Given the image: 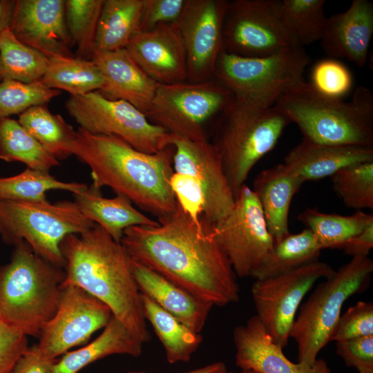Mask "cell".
I'll return each mask as SVG.
<instances>
[{"label":"cell","instance_id":"6da1fadb","mask_svg":"<svg viewBox=\"0 0 373 373\" xmlns=\"http://www.w3.org/2000/svg\"><path fill=\"white\" fill-rule=\"evenodd\" d=\"M154 226H134L121 240L129 257L194 296L220 307L237 302L240 287L218 244L213 224L184 212L177 202Z\"/></svg>","mask_w":373,"mask_h":373},{"label":"cell","instance_id":"7a4b0ae2","mask_svg":"<svg viewBox=\"0 0 373 373\" xmlns=\"http://www.w3.org/2000/svg\"><path fill=\"white\" fill-rule=\"evenodd\" d=\"M173 146L140 151L115 135L91 134L78 128L73 155L91 171L93 188H111L157 219L171 214L177 202L170 186Z\"/></svg>","mask_w":373,"mask_h":373},{"label":"cell","instance_id":"3957f363","mask_svg":"<svg viewBox=\"0 0 373 373\" xmlns=\"http://www.w3.org/2000/svg\"><path fill=\"white\" fill-rule=\"evenodd\" d=\"M60 249L65 260L61 287L83 289L105 303L135 337L149 342L151 336L131 258L121 242L95 224L84 233L66 236Z\"/></svg>","mask_w":373,"mask_h":373},{"label":"cell","instance_id":"277c9868","mask_svg":"<svg viewBox=\"0 0 373 373\" xmlns=\"http://www.w3.org/2000/svg\"><path fill=\"white\" fill-rule=\"evenodd\" d=\"M274 106L312 142L373 147V94L367 87L358 86L346 102L318 93L303 79L282 95Z\"/></svg>","mask_w":373,"mask_h":373},{"label":"cell","instance_id":"5b68a950","mask_svg":"<svg viewBox=\"0 0 373 373\" xmlns=\"http://www.w3.org/2000/svg\"><path fill=\"white\" fill-rule=\"evenodd\" d=\"M13 245L10 262L0 267V321L39 338L59 307L65 270L25 241Z\"/></svg>","mask_w":373,"mask_h":373},{"label":"cell","instance_id":"8992f818","mask_svg":"<svg viewBox=\"0 0 373 373\" xmlns=\"http://www.w3.org/2000/svg\"><path fill=\"white\" fill-rule=\"evenodd\" d=\"M211 142L234 196L253 167L277 144L289 119L276 107H257L233 97L218 115Z\"/></svg>","mask_w":373,"mask_h":373},{"label":"cell","instance_id":"52a82bcc","mask_svg":"<svg viewBox=\"0 0 373 373\" xmlns=\"http://www.w3.org/2000/svg\"><path fill=\"white\" fill-rule=\"evenodd\" d=\"M372 271L373 261L368 256L352 257L316 287L299 307L290 332L297 345L298 362L315 363L331 341L345 302L367 288Z\"/></svg>","mask_w":373,"mask_h":373},{"label":"cell","instance_id":"ba28073f","mask_svg":"<svg viewBox=\"0 0 373 373\" xmlns=\"http://www.w3.org/2000/svg\"><path fill=\"white\" fill-rule=\"evenodd\" d=\"M310 61L304 48L295 46L262 57H241L222 51L215 66L214 79L236 99L267 108L304 79V72Z\"/></svg>","mask_w":373,"mask_h":373},{"label":"cell","instance_id":"9c48e42d","mask_svg":"<svg viewBox=\"0 0 373 373\" xmlns=\"http://www.w3.org/2000/svg\"><path fill=\"white\" fill-rule=\"evenodd\" d=\"M95 224L75 202L54 204L0 200V236L7 244L23 240L39 256L64 269L60 244L69 234H81Z\"/></svg>","mask_w":373,"mask_h":373},{"label":"cell","instance_id":"30bf717a","mask_svg":"<svg viewBox=\"0 0 373 373\" xmlns=\"http://www.w3.org/2000/svg\"><path fill=\"white\" fill-rule=\"evenodd\" d=\"M233 97L216 79L160 84L145 115L151 123L173 135L203 141L207 140L204 124L218 116Z\"/></svg>","mask_w":373,"mask_h":373},{"label":"cell","instance_id":"8fae6325","mask_svg":"<svg viewBox=\"0 0 373 373\" xmlns=\"http://www.w3.org/2000/svg\"><path fill=\"white\" fill-rule=\"evenodd\" d=\"M65 106L79 128L91 134L117 136L147 153L172 146V134L151 123L130 103L108 99L98 90L70 96Z\"/></svg>","mask_w":373,"mask_h":373},{"label":"cell","instance_id":"7c38bea8","mask_svg":"<svg viewBox=\"0 0 373 373\" xmlns=\"http://www.w3.org/2000/svg\"><path fill=\"white\" fill-rule=\"evenodd\" d=\"M335 270L318 260L275 276L256 279L251 289L255 315L272 341L285 347L298 308L305 295L321 279Z\"/></svg>","mask_w":373,"mask_h":373},{"label":"cell","instance_id":"4fadbf2b","mask_svg":"<svg viewBox=\"0 0 373 373\" xmlns=\"http://www.w3.org/2000/svg\"><path fill=\"white\" fill-rule=\"evenodd\" d=\"M216 240L238 278L251 276L274 245L259 201L244 184L230 213L213 224Z\"/></svg>","mask_w":373,"mask_h":373},{"label":"cell","instance_id":"5bb4252c","mask_svg":"<svg viewBox=\"0 0 373 373\" xmlns=\"http://www.w3.org/2000/svg\"><path fill=\"white\" fill-rule=\"evenodd\" d=\"M223 51L262 57L296 46L282 25L272 0L227 1Z\"/></svg>","mask_w":373,"mask_h":373},{"label":"cell","instance_id":"9a60e30c","mask_svg":"<svg viewBox=\"0 0 373 373\" xmlns=\"http://www.w3.org/2000/svg\"><path fill=\"white\" fill-rule=\"evenodd\" d=\"M112 316L105 303L83 289L65 286L55 314L39 337L37 350L44 358L56 360L86 343L96 331L104 328Z\"/></svg>","mask_w":373,"mask_h":373},{"label":"cell","instance_id":"2e32d148","mask_svg":"<svg viewBox=\"0 0 373 373\" xmlns=\"http://www.w3.org/2000/svg\"><path fill=\"white\" fill-rule=\"evenodd\" d=\"M226 0H186L174 23L186 56L187 82L214 79L217 60L223 51Z\"/></svg>","mask_w":373,"mask_h":373},{"label":"cell","instance_id":"e0dca14e","mask_svg":"<svg viewBox=\"0 0 373 373\" xmlns=\"http://www.w3.org/2000/svg\"><path fill=\"white\" fill-rule=\"evenodd\" d=\"M174 172L196 178L205 198L202 218L214 224L233 207L235 196L224 173L218 154L207 140L193 141L173 135Z\"/></svg>","mask_w":373,"mask_h":373},{"label":"cell","instance_id":"ac0fdd59","mask_svg":"<svg viewBox=\"0 0 373 373\" xmlns=\"http://www.w3.org/2000/svg\"><path fill=\"white\" fill-rule=\"evenodd\" d=\"M25 45L46 55L74 57L65 19V0H16L9 26Z\"/></svg>","mask_w":373,"mask_h":373},{"label":"cell","instance_id":"d6986e66","mask_svg":"<svg viewBox=\"0 0 373 373\" xmlns=\"http://www.w3.org/2000/svg\"><path fill=\"white\" fill-rule=\"evenodd\" d=\"M125 48L135 62L160 84L187 81L185 52L174 23L137 32Z\"/></svg>","mask_w":373,"mask_h":373},{"label":"cell","instance_id":"ffe728a7","mask_svg":"<svg viewBox=\"0 0 373 373\" xmlns=\"http://www.w3.org/2000/svg\"><path fill=\"white\" fill-rule=\"evenodd\" d=\"M236 365L256 373H332L326 361L317 358L313 365L293 363L266 333L254 315L233 334Z\"/></svg>","mask_w":373,"mask_h":373},{"label":"cell","instance_id":"44dd1931","mask_svg":"<svg viewBox=\"0 0 373 373\" xmlns=\"http://www.w3.org/2000/svg\"><path fill=\"white\" fill-rule=\"evenodd\" d=\"M372 35V3L367 0H353L345 11L327 17L321 41L330 57L345 59L363 68Z\"/></svg>","mask_w":373,"mask_h":373},{"label":"cell","instance_id":"7402d4cb","mask_svg":"<svg viewBox=\"0 0 373 373\" xmlns=\"http://www.w3.org/2000/svg\"><path fill=\"white\" fill-rule=\"evenodd\" d=\"M91 60L104 78L99 92L104 97L126 101L146 113L160 84L135 62L126 48L94 52Z\"/></svg>","mask_w":373,"mask_h":373},{"label":"cell","instance_id":"603a6c76","mask_svg":"<svg viewBox=\"0 0 373 373\" xmlns=\"http://www.w3.org/2000/svg\"><path fill=\"white\" fill-rule=\"evenodd\" d=\"M137 288L164 310L197 333H200L214 306L155 271L131 258Z\"/></svg>","mask_w":373,"mask_h":373},{"label":"cell","instance_id":"cb8c5ba5","mask_svg":"<svg viewBox=\"0 0 373 373\" xmlns=\"http://www.w3.org/2000/svg\"><path fill=\"white\" fill-rule=\"evenodd\" d=\"M365 162H373V147L323 144L303 137L283 164L304 183L330 178L344 167Z\"/></svg>","mask_w":373,"mask_h":373},{"label":"cell","instance_id":"d4e9b609","mask_svg":"<svg viewBox=\"0 0 373 373\" xmlns=\"http://www.w3.org/2000/svg\"><path fill=\"white\" fill-rule=\"evenodd\" d=\"M303 184L296 174L283 163L262 170L254 181L252 190L275 242L290 233V204Z\"/></svg>","mask_w":373,"mask_h":373},{"label":"cell","instance_id":"484cf974","mask_svg":"<svg viewBox=\"0 0 373 373\" xmlns=\"http://www.w3.org/2000/svg\"><path fill=\"white\" fill-rule=\"evenodd\" d=\"M73 195L74 202L82 213L118 242H121L124 230L129 227L158 224L136 209L123 195L116 194L114 198H106L93 186Z\"/></svg>","mask_w":373,"mask_h":373},{"label":"cell","instance_id":"4316f807","mask_svg":"<svg viewBox=\"0 0 373 373\" xmlns=\"http://www.w3.org/2000/svg\"><path fill=\"white\" fill-rule=\"evenodd\" d=\"M143 345L113 315L98 337L57 360L52 373H77L95 361L113 354L138 357L142 353Z\"/></svg>","mask_w":373,"mask_h":373},{"label":"cell","instance_id":"83f0119b","mask_svg":"<svg viewBox=\"0 0 373 373\" xmlns=\"http://www.w3.org/2000/svg\"><path fill=\"white\" fill-rule=\"evenodd\" d=\"M142 309L160 341L171 364L188 362L202 343V336L140 293Z\"/></svg>","mask_w":373,"mask_h":373},{"label":"cell","instance_id":"f1b7e54d","mask_svg":"<svg viewBox=\"0 0 373 373\" xmlns=\"http://www.w3.org/2000/svg\"><path fill=\"white\" fill-rule=\"evenodd\" d=\"M144 0H104L94 52L125 48L140 32Z\"/></svg>","mask_w":373,"mask_h":373},{"label":"cell","instance_id":"f546056e","mask_svg":"<svg viewBox=\"0 0 373 373\" xmlns=\"http://www.w3.org/2000/svg\"><path fill=\"white\" fill-rule=\"evenodd\" d=\"M40 82L49 88L65 90L70 96L99 91L104 86V78L95 63L75 56L48 57Z\"/></svg>","mask_w":373,"mask_h":373},{"label":"cell","instance_id":"4dcf8cb0","mask_svg":"<svg viewBox=\"0 0 373 373\" xmlns=\"http://www.w3.org/2000/svg\"><path fill=\"white\" fill-rule=\"evenodd\" d=\"M322 249L308 229L289 233L278 242L251 277L264 279L280 275L317 260Z\"/></svg>","mask_w":373,"mask_h":373},{"label":"cell","instance_id":"1f68e13d","mask_svg":"<svg viewBox=\"0 0 373 373\" xmlns=\"http://www.w3.org/2000/svg\"><path fill=\"white\" fill-rule=\"evenodd\" d=\"M19 122L57 160L73 155L77 131L46 104L34 106L21 113Z\"/></svg>","mask_w":373,"mask_h":373},{"label":"cell","instance_id":"d6a6232c","mask_svg":"<svg viewBox=\"0 0 373 373\" xmlns=\"http://www.w3.org/2000/svg\"><path fill=\"white\" fill-rule=\"evenodd\" d=\"M278 18L294 44L304 48L321 41L327 17L325 0H272Z\"/></svg>","mask_w":373,"mask_h":373},{"label":"cell","instance_id":"836d02e7","mask_svg":"<svg viewBox=\"0 0 373 373\" xmlns=\"http://www.w3.org/2000/svg\"><path fill=\"white\" fill-rule=\"evenodd\" d=\"M0 159L44 172L60 164L18 120L10 117L0 118Z\"/></svg>","mask_w":373,"mask_h":373},{"label":"cell","instance_id":"e575fe53","mask_svg":"<svg viewBox=\"0 0 373 373\" xmlns=\"http://www.w3.org/2000/svg\"><path fill=\"white\" fill-rule=\"evenodd\" d=\"M373 218V214L356 211L350 216L326 213L306 209L298 216L315 236L323 249H341L344 244L360 232Z\"/></svg>","mask_w":373,"mask_h":373},{"label":"cell","instance_id":"d590c367","mask_svg":"<svg viewBox=\"0 0 373 373\" xmlns=\"http://www.w3.org/2000/svg\"><path fill=\"white\" fill-rule=\"evenodd\" d=\"M48 57L19 41L9 28L0 34V80L23 83L40 81Z\"/></svg>","mask_w":373,"mask_h":373},{"label":"cell","instance_id":"8d00e7d4","mask_svg":"<svg viewBox=\"0 0 373 373\" xmlns=\"http://www.w3.org/2000/svg\"><path fill=\"white\" fill-rule=\"evenodd\" d=\"M87 189L86 184L63 182L49 172L28 167L17 175L0 178V200H3L46 202V193L49 191L61 190L75 194Z\"/></svg>","mask_w":373,"mask_h":373},{"label":"cell","instance_id":"74e56055","mask_svg":"<svg viewBox=\"0 0 373 373\" xmlns=\"http://www.w3.org/2000/svg\"><path fill=\"white\" fill-rule=\"evenodd\" d=\"M104 0H65L66 27L77 58L90 60Z\"/></svg>","mask_w":373,"mask_h":373},{"label":"cell","instance_id":"f35d334b","mask_svg":"<svg viewBox=\"0 0 373 373\" xmlns=\"http://www.w3.org/2000/svg\"><path fill=\"white\" fill-rule=\"evenodd\" d=\"M330 178L334 192L347 207L373 209V162L347 166Z\"/></svg>","mask_w":373,"mask_h":373},{"label":"cell","instance_id":"ab89813d","mask_svg":"<svg viewBox=\"0 0 373 373\" xmlns=\"http://www.w3.org/2000/svg\"><path fill=\"white\" fill-rule=\"evenodd\" d=\"M61 91L44 86L40 81L23 83L15 80L0 82V118L21 114L29 108L47 104Z\"/></svg>","mask_w":373,"mask_h":373},{"label":"cell","instance_id":"60d3db41","mask_svg":"<svg viewBox=\"0 0 373 373\" xmlns=\"http://www.w3.org/2000/svg\"><path fill=\"white\" fill-rule=\"evenodd\" d=\"M309 84L325 96L343 99L351 90L353 78L350 70L341 62L327 59L313 66Z\"/></svg>","mask_w":373,"mask_h":373},{"label":"cell","instance_id":"b9f144b4","mask_svg":"<svg viewBox=\"0 0 373 373\" xmlns=\"http://www.w3.org/2000/svg\"><path fill=\"white\" fill-rule=\"evenodd\" d=\"M373 335V303L358 301L341 315L331 341Z\"/></svg>","mask_w":373,"mask_h":373},{"label":"cell","instance_id":"7bdbcfd3","mask_svg":"<svg viewBox=\"0 0 373 373\" xmlns=\"http://www.w3.org/2000/svg\"><path fill=\"white\" fill-rule=\"evenodd\" d=\"M170 186L176 202L184 212L195 220L202 217L205 198L195 177L174 172L170 180Z\"/></svg>","mask_w":373,"mask_h":373},{"label":"cell","instance_id":"ee69618b","mask_svg":"<svg viewBox=\"0 0 373 373\" xmlns=\"http://www.w3.org/2000/svg\"><path fill=\"white\" fill-rule=\"evenodd\" d=\"M336 352L358 372L373 370V335L336 341Z\"/></svg>","mask_w":373,"mask_h":373},{"label":"cell","instance_id":"f6af8a7d","mask_svg":"<svg viewBox=\"0 0 373 373\" xmlns=\"http://www.w3.org/2000/svg\"><path fill=\"white\" fill-rule=\"evenodd\" d=\"M186 0H144L140 31L153 30L162 24L175 23Z\"/></svg>","mask_w":373,"mask_h":373},{"label":"cell","instance_id":"bcb514c9","mask_svg":"<svg viewBox=\"0 0 373 373\" xmlns=\"http://www.w3.org/2000/svg\"><path fill=\"white\" fill-rule=\"evenodd\" d=\"M28 336L0 321V373H10L28 347Z\"/></svg>","mask_w":373,"mask_h":373},{"label":"cell","instance_id":"7dc6e473","mask_svg":"<svg viewBox=\"0 0 373 373\" xmlns=\"http://www.w3.org/2000/svg\"><path fill=\"white\" fill-rule=\"evenodd\" d=\"M56 361L42 356L37 345L28 347L10 373H52Z\"/></svg>","mask_w":373,"mask_h":373},{"label":"cell","instance_id":"c3c4849f","mask_svg":"<svg viewBox=\"0 0 373 373\" xmlns=\"http://www.w3.org/2000/svg\"><path fill=\"white\" fill-rule=\"evenodd\" d=\"M373 247V218L357 234L348 240L342 247L347 255L352 257L368 256Z\"/></svg>","mask_w":373,"mask_h":373},{"label":"cell","instance_id":"681fc988","mask_svg":"<svg viewBox=\"0 0 373 373\" xmlns=\"http://www.w3.org/2000/svg\"><path fill=\"white\" fill-rule=\"evenodd\" d=\"M16 0L0 1V34L9 28Z\"/></svg>","mask_w":373,"mask_h":373},{"label":"cell","instance_id":"f907efd6","mask_svg":"<svg viewBox=\"0 0 373 373\" xmlns=\"http://www.w3.org/2000/svg\"><path fill=\"white\" fill-rule=\"evenodd\" d=\"M226 365L222 362H215L187 372L179 373H225ZM124 373H147L143 371H129Z\"/></svg>","mask_w":373,"mask_h":373},{"label":"cell","instance_id":"816d5d0a","mask_svg":"<svg viewBox=\"0 0 373 373\" xmlns=\"http://www.w3.org/2000/svg\"><path fill=\"white\" fill-rule=\"evenodd\" d=\"M225 373H256L253 371H251V370H240V371L238 372H227Z\"/></svg>","mask_w":373,"mask_h":373},{"label":"cell","instance_id":"f5cc1de1","mask_svg":"<svg viewBox=\"0 0 373 373\" xmlns=\"http://www.w3.org/2000/svg\"><path fill=\"white\" fill-rule=\"evenodd\" d=\"M358 373H373V370L372 371H365V372H360Z\"/></svg>","mask_w":373,"mask_h":373}]
</instances>
